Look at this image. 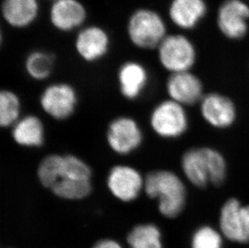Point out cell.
<instances>
[{
    "mask_svg": "<svg viewBox=\"0 0 249 248\" xmlns=\"http://www.w3.org/2000/svg\"><path fill=\"white\" fill-rule=\"evenodd\" d=\"M143 193L158 201V210L167 218H175L186 206V185L174 172L166 169L153 170L145 176Z\"/></svg>",
    "mask_w": 249,
    "mask_h": 248,
    "instance_id": "6da1fadb",
    "label": "cell"
},
{
    "mask_svg": "<svg viewBox=\"0 0 249 248\" xmlns=\"http://www.w3.org/2000/svg\"><path fill=\"white\" fill-rule=\"evenodd\" d=\"M181 167L185 177L196 187L219 185L227 176V163L223 155L212 148H195L181 157Z\"/></svg>",
    "mask_w": 249,
    "mask_h": 248,
    "instance_id": "7a4b0ae2",
    "label": "cell"
},
{
    "mask_svg": "<svg viewBox=\"0 0 249 248\" xmlns=\"http://www.w3.org/2000/svg\"><path fill=\"white\" fill-rule=\"evenodd\" d=\"M126 34L129 42L138 50H155L167 36L166 24L156 10L139 7L128 17Z\"/></svg>",
    "mask_w": 249,
    "mask_h": 248,
    "instance_id": "3957f363",
    "label": "cell"
},
{
    "mask_svg": "<svg viewBox=\"0 0 249 248\" xmlns=\"http://www.w3.org/2000/svg\"><path fill=\"white\" fill-rule=\"evenodd\" d=\"M149 125L160 138L175 140L188 130V115L184 106L166 99L158 103L151 110Z\"/></svg>",
    "mask_w": 249,
    "mask_h": 248,
    "instance_id": "277c9868",
    "label": "cell"
},
{
    "mask_svg": "<svg viewBox=\"0 0 249 248\" xmlns=\"http://www.w3.org/2000/svg\"><path fill=\"white\" fill-rule=\"evenodd\" d=\"M79 97L75 87L65 82L48 85L39 99L41 110L56 121L70 119L75 113Z\"/></svg>",
    "mask_w": 249,
    "mask_h": 248,
    "instance_id": "5b68a950",
    "label": "cell"
},
{
    "mask_svg": "<svg viewBox=\"0 0 249 248\" xmlns=\"http://www.w3.org/2000/svg\"><path fill=\"white\" fill-rule=\"evenodd\" d=\"M143 140L141 125L131 116H118L107 127V144L118 156L124 157L137 152L143 144Z\"/></svg>",
    "mask_w": 249,
    "mask_h": 248,
    "instance_id": "8992f818",
    "label": "cell"
},
{
    "mask_svg": "<svg viewBox=\"0 0 249 248\" xmlns=\"http://www.w3.org/2000/svg\"><path fill=\"white\" fill-rule=\"evenodd\" d=\"M145 176L129 164H116L109 169L106 185L115 200L131 203L137 201L144 190Z\"/></svg>",
    "mask_w": 249,
    "mask_h": 248,
    "instance_id": "52a82bcc",
    "label": "cell"
},
{
    "mask_svg": "<svg viewBox=\"0 0 249 248\" xmlns=\"http://www.w3.org/2000/svg\"><path fill=\"white\" fill-rule=\"evenodd\" d=\"M111 36L108 31L99 24H87L76 33L73 48L78 57L86 63H98L111 50Z\"/></svg>",
    "mask_w": 249,
    "mask_h": 248,
    "instance_id": "ba28073f",
    "label": "cell"
},
{
    "mask_svg": "<svg viewBox=\"0 0 249 248\" xmlns=\"http://www.w3.org/2000/svg\"><path fill=\"white\" fill-rule=\"evenodd\" d=\"M156 50L160 65L171 74L188 72L195 64V48L184 35H167Z\"/></svg>",
    "mask_w": 249,
    "mask_h": 248,
    "instance_id": "9c48e42d",
    "label": "cell"
},
{
    "mask_svg": "<svg viewBox=\"0 0 249 248\" xmlns=\"http://www.w3.org/2000/svg\"><path fill=\"white\" fill-rule=\"evenodd\" d=\"M219 230L230 241L249 243V205H244L236 198L226 201L219 213Z\"/></svg>",
    "mask_w": 249,
    "mask_h": 248,
    "instance_id": "30bf717a",
    "label": "cell"
},
{
    "mask_svg": "<svg viewBox=\"0 0 249 248\" xmlns=\"http://www.w3.org/2000/svg\"><path fill=\"white\" fill-rule=\"evenodd\" d=\"M88 10L81 0H53L49 9V20L59 33H70L87 25Z\"/></svg>",
    "mask_w": 249,
    "mask_h": 248,
    "instance_id": "8fae6325",
    "label": "cell"
},
{
    "mask_svg": "<svg viewBox=\"0 0 249 248\" xmlns=\"http://www.w3.org/2000/svg\"><path fill=\"white\" fill-rule=\"evenodd\" d=\"M118 88L123 98L128 101L140 99L148 88L150 75L144 65L137 60H127L118 69Z\"/></svg>",
    "mask_w": 249,
    "mask_h": 248,
    "instance_id": "7c38bea8",
    "label": "cell"
},
{
    "mask_svg": "<svg viewBox=\"0 0 249 248\" xmlns=\"http://www.w3.org/2000/svg\"><path fill=\"white\" fill-rule=\"evenodd\" d=\"M200 111L205 121L215 128H228L236 120V108L232 101L217 93L203 96Z\"/></svg>",
    "mask_w": 249,
    "mask_h": 248,
    "instance_id": "4fadbf2b",
    "label": "cell"
},
{
    "mask_svg": "<svg viewBox=\"0 0 249 248\" xmlns=\"http://www.w3.org/2000/svg\"><path fill=\"white\" fill-rule=\"evenodd\" d=\"M40 14V0H2L1 16L10 28L23 30L30 28Z\"/></svg>",
    "mask_w": 249,
    "mask_h": 248,
    "instance_id": "5bb4252c",
    "label": "cell"
},
{
    "mask_svg": "<svg viewBox=\"0 0 249 248\" xmlns=\"http://www.w3.org/2000/svg\"><path fill=\"white\" fill-rule=\"evenodd\" d=\"M165 88L169 99L184 106L195 105L203 98L201 81L189 71L170 74Z\"/></svg>",
    "mask_w": 249,
    "mask_h": 248,
    "instance_id": "9a60e30c",
    "label": "cell"
},
{
    "mask_svg": "<svg viewBox=\"0 0 249 248\" xmlns=\"http://www.w3.org/2000/svg\"><path fill=\"white\" fill-rule=\"evenodd\" d=\"M249 7L240 0H228L219 8L218 23L224 35L239 39L246 34Z\"/></svg>",
    "mask_w": 249,
    "mask_h": 248,
    "instance_id": "2e32d148",
    "label": "cell"
},
{
    "mask_svg": "<svg viewBox=\"0 0 249 248\" xmlns=\"http://www.w3.org/2000/svg\"><path fill=\"white\" fill-rule=\"evenodd\" d=\"M11 129L12 140L17 145L23 148H38L45 143V125L36 115L22 116Z\"/></svg>",
    "mask_w": 249,
    "mask_h": 248,
    "instance_id": "e0dca14e",
    "label": "cell"
},
{
    "mask_svg": "<svg viewBox=\"0 0 249 248\" xmlns=\"http://www.w3.org/2000/svg\"><path fill=\"white\" fill-rule=\"evenodd\" d=\"M203 0H172L169 7L171 21L178 28L191 29L206 13Z\"/></svg>",
    "mask_w": 249,
    "mask_h": 248,
    "instance_id": "ac0fdd59",
    "label": "cell"
},
{
    "mask_svg": "<svg viewBox=\"0 0 249 248\" xmlns=\"http://www.w3.org/2000/svg\"><path fill=\"white\" fill-rule=\"evenodd\" d=\"M54 54L44 50L28 53L24 59V69L28 77L36 82H44L53 74L55 67Z\"/></svg>",
    "mask_w": 249,
    "mask_h": 248,
    "instance_id": "d6986e66",
    "label": "cell"
},
{
    "mask_svg": "<svg viewBox=\"0 0 249 248\" xmlns=\"http://www.w3.org/2000/svg\"><path fill=\"white\" fill-rule=\"evenodd\" d=\"M53 195L66 201H81L91 195L92 180L61 178L50 189Z\"/></svg>",
    "mask_w": 249,
    "mask_h": 248,
    "instance_id": "ffe728a7",
    "label": "cell"
},
{
    "mask_svg": "<svg viewBox=\"0 0 249 248\" xmlns=\"http://www.w3.org/2000/svg\"><path fill=\"white\" fill-rule=\"evenodd\" d=\"M131 248H162L161 232L153 223H143L135 226L127 237Z\"/></svg>",
    "mask_w": 249,
    "mask_h": 248,
    "instance_id": "44dd1931",
    "label": "cell"
},
{
    "mask_svg": "<svg viewBox=\"0 0 249 248\" xmlns=\"http://www.w3.org/2000/svg\"><path fill=\"white\" fill-rule=\"evenodd\" d=\"M21 100L12 89H2L0 92V126L12 128L21 116Z\"/></svg>",
    "mask_w": 249,
    "mask_h": 248,
    "instance_id": "7402d4cb",
    "label": "cell"
},
{
    "mask_svg": "<svg viewBox=\"0 0 249 248\" xmlns=\"http://www.w3.org/2000/svg\"><path fill=\"white\" fill-rule=\"evenodd\" d=\"M62 165L63 155L53 153L45 156L36 169V177L40 185L50 190L61 177Z\"/></svg>",
    "mask_w": 249,
    "mask_h": 248,
    "instance_id": "603a6c76",
    "label": "cell"
},
{
    "mask_svg": "<svg viewBox=\"0 0 249 248\" xmlns=\"http://www.w3.org/2000/svg\"><path fill=\"white\" fill-rule=\"evenodd\" d=\"M92 177H93L92 169L84 159L76 155H63L62 173L60 179L70 178L73 180H92Z\"/></svg>",
    "mask_w": 249,
    "mask_h": 248,
    "instance_id": "cb8c5ba5",
    "label": "cell"
},
{
    "mask_svg": "<svg viewBox=\"0 0 249 248\" xmlns=\"http://www.w3.org/2000/svg\"><path fill=\"white\" fill-rule=\"evenodd\" d=\"M223 234L211 226L198 227L191 239V248H223Z\"/></svg>",
    "mask_w": 249,
    "mask_h": 248,
    "instance_id": "d4e9b609",
    "label": "cell"
},
{
    "mask_svg": "<svg viewBox=\"0 0 249 248\" xmlns=\"http://www.w3.org/2000/svg\"><path fill=\"white\" fill-rule=\"evenodd\" d=\"M93 248H123L119 243L113 239H102L94 244Z\"/></svg>",
    "mask_w": 249,
    "mask_h": 248,
    "instance_id": "484cf974",
    "label": "cell"
},
{
    "mask_svg": "<svg viewBox=\"0 0 249 248\" xmlns=\"http://www.w3.org/2000/svg\"><path fill=\"white\" fill-rule=\"evenodd\" d=\"M50 1H51V2H52V1H53V0H50Z\"/></svg>",
    "mask_w": 249,
    "mask_h": 248,
    "instance_id": "4316f807",
    "label": "cell"
}]
</instances>
